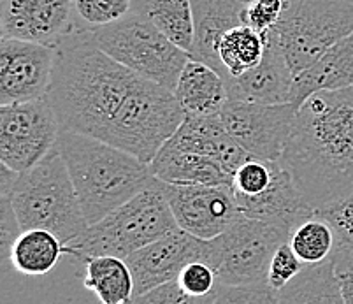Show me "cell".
Here are the masks:
<instances>
[{"instance_id": "1", "label": "cell", "mask_w": 353, "mask_h": 304, "mask_svg": "<svg viewBox=\"0 0 353 304\" xmlns=\"http://www.w3.org/2000/svg\"><path fill=\"white\" fill-rule=\"evenodd\" d=\"M48 101L62 130L104 141L146 164L185 118L171 90L105 55L78 28L57 48Z\"/></svg>"}, {"instance_id": "2", "label": "cell", "mask_w": 353, "mask_h": 304, "mask_svg": "<svg viewBox=\"0 0 353 304\" xmlns=\"http://www.w3.org/2000/svg\"><path fill=\"white\" fill-rule=\"evenodd\" d=\"M280 162L314 210L353 195V88L319 92L299 105Z\"/></svg>"}, {"instance_id": "3", "label": "cell", "mask_w": 353, "mask_h": 304, "mask_svg": "<svg viewBox=\"0 0 353 304\" xmlns=\"http://www.w3.org/2000/svg\"><path fill=\"white\" fill-rule=\"evenodd\" d=\"M57 150L65 162L88 225L155 181L152 164L95 137L60 130Z\"/></svg>"}, {"instance_id": "4", "label": "cell", "mask_w": 353, "mask_h": 304, "mask_svg": "<svg viewBox=\"0 0 353 304\" xmlns=\"http://www.w3.org/2000/svg\"><path fill=\"white\" fill-rule=\"evenodd\" d=\"M179 229L163 194L162 181L155 178L152 185L125 203L123 206L88 225L85 234L63 246L65 255L79 262L95 257L128 259L144 246Z\"/></svg>"}, {"instance_id": "5", "label": "cell", "mask_w": 353, "mask_h": 304, "mask_svg": "<svg viewBox=\"0 0 353 304\" xmlns=\"http://www.w3.org/2000/svg\"><path fill=\"white\" fill-rule=\"evenodd\" d=\"M0 194L11 197L23 230H50L67 246L88 229L76 188L57 148L35 168L20 172L14 185Z\"/></svg>"}, {"instance_id": "6", "label": "cell", "mask_w": 353, "mask_h": 304, "mask_svg": "<svg viewBox=\"0 0 353 304\" xmlns=\"http://www.w3.org/2000/svg\"><path fill=\"white\" fill-rule=\"evenodd\" d=\"M86 32L92 43L105 55L171 92L192 59L190 53L176 46L159 28L136 12H130L108 27Z\"/></svg>"}, {"instance_id": "7", "label": "cell", "mask_w": 353, "mask_h": 304, "mask_svg": "<svg viewBox=\"0 0 353 304\" xmlns=\"http://www.w3.org/2000/svg\"><path fill=\"white\" fill-rule=\"evenodd\" d=\"M352 32L353 0H287L281 20L269 34L299 76Z\"/></svg>"}, {"instance_id": "8", "label": "cell", "mask_w": 353, "mask_h": 304, "mask_svg": "<svg viewBox=\"0 0 353 304\" xmlns=\"http://www.w3.org/2000/svg\"><path fill=\"white\" fill-rule=\"evenodd\" d=\"M290 230L268 222L241 216L229 229L213 238V270L220 285L230 287H268L272 255Z\"/></svg>"}, {"instance_id": "9", "label": "cell", "mask_w": 353, "mask_h": 304, "mask_svg": "<svg viewBox=\"0 0 353 304\" xmlns=\"http://www.w3.org/2000/svg\"><path fill=\"white\" fill-rule=\"evenodd\" d=\"M60 123L46 99L0 105V160L25 172L46 159L60 136Z\"/></svg>"}, {"instance_id": "10", "label": "cell", "mask_w": 353, "mask_h": 304, "mask_svg": "<svg viewBox=\"0 0 353 304\" xmlns=\"http://www.w3.org/2000/svg\"><path fill=\"white\" fill-rule=\"evenodd\" d=\"M299 108L287 104L227 99L218 113L221 123L241 148L250 156L269 162H280L294 130Z\"/></svg>"}, {"instance_id": "11", "label": "cell", "mask_w": 353, "mask_h": 304, "mask_svg": "<svg viewBox=\"0 0 353 304\" xmlns=\"http://www.w3.org/2000/svg\"><path fill=\"white\" fill-rule=\"evenodd\" d=\"M125 262L132 271L136 296H141L160 285L176 281L179 273L192 262H206L213 267L214 243L213 239H201L176 229L141 248L125 259Z\"/></svg>"}, {"instance_id": "12", "label": "cell", "mask_w": 353, "mask_h": 304, "mask_svg": "<svg viewBox=\"0 0 353 304\" xmlns=\"http://www.w3.org/2000/svg\"><path fill=\"white\" fill-rule=\"evenodd\" d=\"M162 188L179 229L201 239L218 238L243 216L230 187L162 181Z\"/></svg>"}, {"instance_id": "13", "label": "cell", "mask_w": 353, "mask_h": 304, "mask_svg": "<svg viewBox=\"0 0 353 304\" xmlns=\"http://www.w3.org/2000/svg\"><path fill=\"white\" fill-rule=\"evenodd\" d=\"M57 50L30 41H0V104L46 99L53 81Z\"/></svg>"}, {"instance_id": "14", "label": "cell", "mask_w": 353, "mask_h": 304, "mask_svg": "<svg viewBox=\"0 0 353 304\" xmlns=\"http://www.w3.org/2000/svg\"><path fill=\"white\" fill-rule=\"evenodd\" d=\"M0 30L57 50L76 30L72 0H2Z\"/></svg>"}, {"instance_id": "15", "label": "cell", "mask_w": 353, "mask_h": 304, "mask_svg": "<svg viewBox=\"0 0 353 304\" xmlns=\"http://www.w3.org/2000/svg\"><path fill=\"white\" fill-rule=\"evenodd\" d=\"M237 207L245 216L292 230L314 214L297 187L290 169L281 162L274 164V176L268 190L248 199H236Z\"/></svg>"}, {"instance_id": "16", "label": "cell", "mask_w": 353, "mask_h": 304, "mask_svg": "<svg viewBox=\"0 0 353 304\" xmlns=\"http://www.w3.org/2000/svg\"><path fill=\"white\" fill-rule=\"evenodd\" d=\"M264 59L255 69L237 78H227L229 97L262 104H287L292 97L294 72L272 34L265 35Z\"/></svg>"}, {"instance_id": "17", "label": "cell", "mask_w": 353, "mask_h": 304, "mask_svg": "<svg viewBox=\"0 0 353 304\" xmlns=\"http://www.w3.org/2000/svg\"><path fill=\"white\" fill-rule=\"evenodd\" d=\"M245 0H192L194 11V44L190 57L208 63L223 76L218 46L223 35L232 28L246 25Z\"/></svg>"}, {"instance_id": "18", "label": "cell", "mask_w": 353, "mask_h": 304, "mask_svg": "<svg viewBox=\"0 0 353 304\" xmlns=\"http://www.w3.org/2000/svg\"><path fill=\"white\" fill-rule=\"evenodd\" d=\"M165 145L211 156L218 160L232 176L236 169L250 159L248 153L229 136L218 114L213 116L185 114L178 130L169 137Z\"/></svg>"}, {"instance_id": "19", "label": "cell", "mask_w": 353, "mask_h": 304, "mask_svg": "<svg viewBox=\"0 0 353 304\" xmlns=\"http://www.w3.org/2000/svg\"><path fill=\"white\" fill-rule=\"evenodd\" d=\"M353 88V32L323 53L313 65L295 76L290 102L299 108L319 92Z\"/></svg>"}, {"instance_id": "20", "label": "cell", "mask_w": 353, "mask_h": 304, "mask_svg": "<svg viewBox=\"0 0 353 304\" xmlns=\"http://www.w3.org/2000/svg\"><path fill=\"white\" fill-rule=\"evenodd\" d=\"M155 178L172 185H210L230 187L232 174L218 160L195 152L163 145L152 162Z\"/></svg>"}, {"instance_id": "21", "label": "cell", "mask_w": 353, "mask_h": 304, "mask_svg": "<svg viewBox=\"0 0 353 304\" xmlns=\"http://www.w3.org/2000/svg\"><path fill=\"white\" fill-rule=\"evenodd\" d=\"M185 114L213 116L229 99L225 78L208 63L190 59L172 90Z\"/></svg>"}, {"instance_id": "22", "label": "cell", "mask_w": 353, "mask_h": 304, "mask_svg": "<svg viewBox=\"0 0 353 304\" xmlns=\"http://www.w3.org/2000/svg\"><path fill=\"white\" fill-rule=\"evenodd\" d=\"M276 304H346L334 273L332 257L320 264L304 265L285 289L274 294Z\"/></svg>"}, {"instance_id": "23", "label": "cell", "mask_w": 353, "mask_h": 304, "mask_svg": "<svg viewBox=\"0 0 353 304\" xmlns=\"http://www.w3.org/2000/svg\"><path fill=\"white\" fill-rule=\"evenodd\" d=\"M132 12L143 16L176 46L190 53L194 44L192 0H134Z\"/></svg>"}, {"instance_id": "24", "label": "cell", "mask_w": 353, "mask_h": 304, "mask_svg": "<svg viewBox=\"0 0 353 304\" xmlns=\"http://www.w3.org/2000/svg\"><path fill=\"white\" fill-rule=\"evenodd\" d=\"M83 285L95 292L102 304H130L136 296V285L130 267L123 259L95 257L85 262Z\"/></svg>"}, {"instance_id": "25", "label": "cell", "mask_w": 353, "mask_h": 304, "mask_svg": "<svg viewBox=\"0 0 353 304\" xmlns=\"http://www.w3.org/2000/svg\"><path fill=\"white\" fill-rule=\"evenodd\" d=\"M65 255L59 236L44 229L23 230L11 250L12 270L25 276H43L54 270L60 257Z\"/></svg>"}, {"instance_id": "26", "label": "cell", "mask_w": 353, "mask_h": 304, "mask_svg": "<svg viewBox=\"0 0 353 304\" xmlns=\"http://www.w3.org/2000/svg\"><path fill=\"white\" fill-rule=\"evenodd\" d=\"M265 35L250 25H241L227 32L218 46L223 78H237L255 69L265 53Z\"/></svg>"}, {"instance_id": "27", "label": "cell", "mask_w": 353, "mask_h": 304, "mask_svg": "<svg viewBox=\"0 0 353 304\" xmlns=\"http://www.w3.org/2000/svg\"><path fill=\"white\" fill-rule=\"evenodd\" d=\"M288 245L304 265H313L332 257L338 246V236L332 225L314 211L311 219L290 230Z\"/></svg>"}, {"instance_id": "28", "label": "cell", "mask_w": 353, "mask_h": 304, "mask_svg": "<svg viewBox=\"0 0 353 304\" xmlns=\"http://www.w3.org/2000/svg\"><path fill=\"white\" fill-rule=\"evenodd\" d=\"M134 0H72L78 30H97L132 12Z\"/></svg>"}, {"instance_id": "29", "label": "cell", "mask_w": 353, "mask_h": 304, "mask_svg": "<svg viewBox=\"0 0 353 304\" xmlns=\"http://www.w3.org/2000/svg\"><path fill=\"white\" fill-rule=\"evenodd\" d=\"M274 164L276 162L260 160L255 156L245 160L232 176L230 188H232L234 199H248L268 190L274 176Z\"/></svg>"}, {"instance_id": "30", "label": "cell", "mask_w": 353, "mask_h": 304, "mask_svg": "<svg viewBox=\"0 0 353 304\" xmlns=\"http://www.w3.org/2000/svg\"><path fill=\"white\" fill-rule=\"evenodd\" d=\"M303 270L304 264L301 259L294 254L288 241H285L271 259L268 271V287L276 294L278 290L285 289Z\"/></svg>"}, {"instance_id": "31", "label": "cell", "mask_w": 353, "mask_h": 304, "mask_svg": "<svg viewBox=\"0 0 353 304\" xmlns=\"http://www.w3.org/2000/svg\"><path fill=\"white\" fill-rule=\"evenodd\" d=\"M179 289L192 297L213 296L218 289L216 273L206 262H192L178 276Z\"/></svg>"}, {"instance_id": "32", "label": "cell", "mask_w": 353, "mask_h": 304, "mask_svg": "<svg viewBox=\"0 0 353 304\" xmlns=\"http://www.w3.org/2000/svg\"><path fill=\"white\" fill-rule=\"evenodd\" d=\"M316 214L332 225L339 243L353 246V195L319 207Z\"/></svg>"}, {"instance_id": "33", "label": "cell", "mask_w": 353, "mask_h": 304, "mask_svg": "<svg viewBox=\"0 0 353 304\" xmlns=\"http://www.w3.org/2000/svg\"><path fill=\"white\" fill-rule=\"evenodd\" d=\"M287 0H250L246 8V25L268 35L281 20Z\"/></svg>"}, {"instance_id": "34", "label": "cell", "mask_w": 353, "mask_h": 304, "mask_svg": "<svg viewBox=\"0 0 353 304\" xmlns=\"http://www.w3.org/2000/svg\"><path fill=\"white\" fill-rule=\"evenodd\" d=\"M211 304H276L269 287H230L218 285Z\"/></svg>"}, {"instance_id": "35", "label": "cell", "mask_w": 353, "mask_h": 304, "mask_svg": "<svg viewBox=\"0 0 353 304\" xmlns=\"http://www.w3.org/2000/svg\"><path fill=\"white\" fill-rule=\"evenodd\" d=\"M213 297L214 294L208 297H192L179 289L178 281H169L141 296H134L130 304H211Z\"/></svg>"}, {"instance_id": "36", "label": "cell", "mask_w": 353, "mask_h": 304, "mask_svg": "<svg viewBox=\"0 0 353 304\" xmlns=\"http://www.w3.org/2000/svg\"><path fill=\"white\" fill-rule=\"evenodd\" d=\"M21 232L23 229L16 216L11 197L8 194H0V257L4 262L11 257L12 246H14L16 239L21 236Z\"/></svg>"}, {"instance_id": "37", "label": "cell", "mask_w": 353, "mask_h": 304, "mask_svg": "<svg viewBox=\"0 0 353 304\" xmlns=\"http://www.w3.org/2000/svg\"><path fill=\"white\" fill-rule=\"evenodd\" d=\"M334 273L341 287L346 304H353V246L339 243L332 255Z\"/></svg>"}, {"instance_id": "38", "label": "cell", "mask_w": 353, "mask_h": 304, "mask_svg": "<svg viewBox=\"0 0 353 304\" xmlns=\"http://www.w3.org/2000/svg\"><path fill=\"white\" fill-rule=\"evenodd\" d=\"M245 2H250V0H245Z\"/></svg>"}]
</instances>
